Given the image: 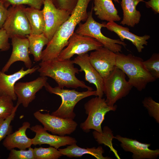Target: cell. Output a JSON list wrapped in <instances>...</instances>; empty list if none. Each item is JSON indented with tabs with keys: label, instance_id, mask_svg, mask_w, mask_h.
Segmentation results:
<instances>
[{
	"label": "cell",
	"instance_id": "7c38bea8",
	"mask_svg": "<svg viewBox=\"0 0 159 159\" xmlns=\"http://www.w3.org/2000/svg\"><path fill=\"white\" fill-rule=\"evenodd\" d=\"M116 53L104 47L91 52L89 55L90 63L103 79L116 67Z\"/></svg>",
	"mask_w": 159,
	"mask_h": 159
},
{
	"label": "cell",
	"instance_id": "ffe728a7",
	"mask_svg": "<svg viewBox=\"0 0 159 159\" xmlns=\"http://www.w3.org/2000/svg\"><path fill=\"white\" fill-rule=\"evenodd\" d=\"M30 126L29 122H24L18 130L5 138L2 143L3 146L9 150L15 148L24 150L30 147L32 145V139L28 138L26 134V131Z\"/></svg>",
	"mask_w": 159,
	"mask_h": 159
},
{
	"label": "cell",
	"instance_id": "9a60e30c",
	"mask_svg": "<svg viewBox=\"0 0 159 159\" xmlns=\"http://www.w3.org/2000/svg\"><path fill=\"white\" fill-rule=\"evenodd\" d=\"M30 128L36 134L32 139V145H35L46 144L58 149L61 147L77 143L75 139L72 137L50 134L41 125H37Z\"/></svg>",
	"mask_w": 159,
	"mask_h": 159
},
{
	"label": "cell",
	"instance_id": "74e56055",
	"mask_svg": "<svg viewBox=\"0 0 159 159\" xmlns=\"http://www.w3.org/2000/svg\"></svg>",
	"mask_w": 159,
	"mask_h": 159
},
{
	"label": "cell",
	"instance_id": "4fadbf2b",
	"mask_svg": "<svg viewBox=\"0 0 159 159\" xmlns=\"http://www.w3.org/2000/svg\"><path fill=\"white\" fill-rule=\"evenodd\" d=\"M47 79V77L40 76L32 81L16 82L14 86L17 98L16 103L27 107L35 99L36 93L44 87Z\"/></svg>",
	"mask_w": 159,
	"mask_h": 159
},
{
	"label": "cell",
	"instance_id": "2e32d148",
	"mask_svg": "<svg viewBox=\"0 0 159 159\" xmlns=\"http://www.w3.org/2000/svg\"><path fill=\"white\" fill-rule=\"evenodd\" d=\"M11 39L12 53L1 71L5 73L7 72L11 65L17 61L23 62L27 69L31 68L32 62L29 57V42L27 38L14 37Z\"/></svg>",
	"mask_w": 159,
	"mask_h": 159
},
{
	"label": "cell",
	"instance_id": "e0dca14e",
	"mask_svg": "<svg viewBox=\"0 0 159 159\" xmlns=\"http://www.w3.org/2000/svg\"><path fill=\"white\" fill-rule=\"evenodd\" d=\"M73 61L74 64L80 67L79 72H84L85 80L95 85L97 96L102 97L103 79L90 63L89 54L86 53L78 55Z\"/></svg>",
	"mask_w": 159,
	"mask_h": 159
},
{
	"label": "cell",
	"instance_id": "3957f363",
	"mask_svg": "<svg viewBox=\"0 0 159 159\" xmlns=\"http://www.w3.org/2000/svg\"><path fill=\"white\" fill-rule=\"evenodd\" d=\"M116 54V66L126 75L128 81L139 91L145 89L147 84L156 80L144 67L143 59L131 54Z\"/></svg>",
	"mask_w": 159,
	"mask_h": 159
},
{
	"label": "cell",
	"instance_id": "1f68e13d",
	"mask_svg": "<svg viewBox=\"0 0 159 159\" xmlns=\"http://www.w3.org/2000/svg\"><path fill=\"white\" fill-rule=\"evenodd\" d=\"M10 151L8 159H35L34 148L31 147L27 150L13 149Z\"/></svg>",
	"mask_w": 159,
	"mask_h": 159
},
{
	"label": "cell",
	"instance_id": "4316f807",
	"mask_svg": "<svg viewBox=\"0 0 159 159\" xmlns=\"http://www.w3.org/2000/svg\"><path fill=\"white\" fill-rule=\"evenodd\" d=\"M13 101L9 96L0 95V118L6 119L12 113L15 108Z\"/></svg>",
	"mask_w": 159,
	"mask_h": 159
},
{
	"label": "cell",
	"instance_id": "8d00e7d4",
	"mask_svg": "<svg viewBox=\"0 0 159 159\" xmlns=\"http://www.w3.org/2000/svg\"><path fill=\"white\" fill-rule=\"evenodd\" d=\"M115 2H117V3H120L119 1L118 0H113Z\"/></svg>",
	"mask_w": 159,
	"mask_h": 159
},
{
	"label": "cell",
	"instance_id": "30bf717a",
	"mask_svg": "<svg viewBox=\"0 0 159 159\" xmlns=\"http://www.w3.org/2000/svg\"><path fill=\"white\" fill-rule=\"evenodd\" d=\"M35 118L43 125L47 131L54 135L64 136L70 135L76 130L77 123L73 120L64 119L37 111L34 113Z\"/></svg>",
	"mask_w": 159,
	"mask_h": 159
},
{
	"label": "cell",
	"instance_id": "e575fe53",
	"mask_svg": "<svg viewBox=\"0 0 159 159\" xmlns=\"http://www.w3.org/2000/svg\"><path fill=\"white\" fill-rule=\"evenodd\" d=\"M8 12V8L4 6L0 0V29L3 27L7 17Z\"/></svg>",
	"mask_w": 159,
	"mask_h": 159
},
{
	"label": "cell",
	"instance_id": "4dcf8cb0",
	"mask_svg": "<svg viewBox=\"0 0 159 159\" xmlns=\"http://www.w3.org/2000/svg\"><path fill=\"white\" fill-rule=\"evenodd\" d=\"M4 6L8 8L9 6L17 5H27L30 7L40 9L45 0H0Z\"/></svg>",
	"mask_w": 159,
	"mask_h": 159
},
{
	"label": "cell",
	"instance_id": "603a6c76",
	"mask_svg": "<svg viewBox=\"0 0 159 159\" xmlns=\"http://www.w3.org/2000/svg\"><path fill=\"white\" fill-rule=\"evenodd\" d=\"M58 150L62 155L72 158L80 157L85 154H89L93 156L97 159H111V158L104 157L103 154L104 150L101 146L96 148H83L77 145L76 143L69 145L63 149L58 148Z\"/></svg>",
	"mask_w": 159,
	"mask_h": 159
},
{
	"label": "cell",
	"instance_id": "f546056e",
	"mask_svg": "<svg viewBox=\"0 0 159 159\" xmlns=\"http://www.w3.org/2000/svg\"><path fill=\"white\" fill-rule=\"evenodd\" d=\"M142 103L147 110L149 116L159 123V103L150 97H145L142 101Z\"/></svg>",
	"mask_w": 159,
	"mask_h": 159
},
{
	"label": "cell",
	"instance_id": "836d02e7",
	"mask_svg": "<svg viewBox=\"0 0 159 159\" xmlns=\"http://www.w3.org/2000/svg\"><path fill=\"white\" fill-rule=\"evenodd\" d=\"M9 38L4 30L0 29V50L6 51L8 50L10 47L9 42Z\"/></svg>",
	"mask_w": 159,
	"mask_h": 159
},
{
	"label": "cell",
	"instance_id": "8fae6325",
	"mask_svg": "<svg viewBox=\"0 0 159 159\" xmlns=\"http://www.w3.org/2000/svg\"><path fill=\"white\" fill-rule=\"evenodd\" d=\"M43 12L45 22L44 34L49 41L62 25L69 17L70 12L57 8L51 0H45Z\"/></svg>",
	"mask_w": 159,
	"mask_h": 159
},
{
	"label": "cell",
	"instance_id": "52a82bcc",
	"mask_svg": "<svg viewBox=\"0 0 159 159\" xmlns=\"http://www.w3.org/2000/svg\"><path fill=\"white\" fill-rule=\"evenodd\" d=\"M88 14V17L85 22L79 23L75 32L95 39L103 47L115 53L121 52L122 45L125 47L126 44L120 39H113L104 36L102 33L101 29L105 27L106 23H101L96 21L93 17L92 10Z\"/></svg>",
	"mask_w": 159,
	"mask_h": 159
},
{
	"label": "cell",
	"instance_id": "484cf974",
	"mask_svg": "<svg viewBox=\"0 0 159 159\" xmlns=\"http://www.w3.org/2000/svg\"><path fill=\"white\" fill-rule=\"evenodd\" d=\"M34 153L35 159H58L62 156L57 149L51 146L35 148Z\"/></svg>",
	"mask_w": 159,
	"mask_h": 159
},
{
	"label": "cell",
	"instance_id": "f1b7e54d",
	"mask_svg": "<svg viewBox=\"0 0 159 159\" xmlns=\"http://www.w3.org/2000/svg\"><path fill=\"white\" fill-rule=\"evenodd\" d=\"M19 105L16 103L14 111L8 118L6 119L0 118V142L7 135L11 133L12 127L11 123L14 117Z\"/></svg>",
	"mask_w": 159,
	"mask_h": 159
},
{
	"label": "cell",
	"instance_id": "d4e9b609",
	"mask_svg": "<svg viewBox=\"0 0 159 159\" xmlns=\"http://www.w3.org/2000/svg\"><path fill=\"white\" fill-rule=\"evenodd\" d=\"M26 37L29 42V54H32L36 62L41 60L42 49L49 41L44 33L38 34H29Z\"/></svg>",
	"mask_w": 159,
	"mask_h": 159
},
{
	"label": "cell",
	"instance_id": "d6986e66",
	"mask_svg": "<svg viewBox=\"0 0 159 159\" xmlns=\"http://www.w3.org/2000/svg\"><path fill=\"white\" fill-rule=\"evenodd\" d=\"M105 27L108 30L115 33L122 41L123 42L124 39L130 41L135 47L139 52H142L145 48L144 45H147V40L150 38V36L148 35L142 36H137L130 32L128 28L123 27L113 21L106 23Z\"/></svg>",
	"mask_w": 159,
	"mask_h": 159
},
{
	"label": "cell",
	"instance_id": "8992f818",
	"mask_svg": "<svg viewBox=\"0 0 159 159\" xmlns=\"http://www.w3.org/2000/svg\"><path fill=\"white\" fill-rule=\"evenodd\" d=\"M126 75L116 67L106 77L103 79V92L105 101L109 106H113L119 100L125 97L132 88L126 79Z\"/></svg>",
	"mask_w": 159,
	"mask_h": 159
},
{
	"label": "cell",
	"instance_id": "83f0119b",
	"mask_svg": "<svg viewBox=\"0 0 159 159\" xmlns=\"http://www.w3.org/2000/svg\"><path fill=\"white\" fill-rule=\"evenodd\" d=\"M143 64L148 72L156 80L159 78V54L154 53L150 57L143 61Z\"/></svg>",
	"mask_w": 159,
	"mask_h": 159
},
{
	"label": "cell",
	"instance_id": "44dd1931",
	"mask_svg": "<svg viewBox=\"0 0 159 159\" xmlns=\"http://www.w3.org/2000/svg\"><path fill=\"white\" fill-rule=\"evenodd\" d=\"M94 4L93 9L99 19L108 22L121 20L112 0H94Z\"/></svg>",
	"mask_w": 159,
	"mask_h": 159
},
{
	"label": "cell",
	"instance_id": "6da1fadb",
	"mask_svg": "<svg viewBox=\"0 0 159 159\" xmlns=\"http://www.w3.org/2000/svg\"><path fill=\"white\" fill-rule=\"evenodd\" d=\"M92 0H78L68 19L60 27L42 51V61L57 58L61 51L68 44V40L77 24L86 21L88 17L87 8Z\"/></svg>",
	"mask_w": 159,
	"mask_h": 159
},
{
	"label": "cell",
	"instance_id": "9c48e42d",
	"mask_svg": "<svg viewBox=\"0 0 159 159\" xmlns=\"http://www.w3.org/2000/svg\"><path fill=\"white\" fill-rule=\"evenodd\" d=\"M102 47L103 45L95 39L74 32L68 40V45L60 52L57 58L60 60L70 59L75 54L86 53Z\"/></svg>",
	"mask_w": 159,
	"mask_h": 159
},
{
	"label": "cell",
	"instance_id": "5b68a950",
	"mask_svg": "<svg viewBox=\"0 0 159 159\" xmlns=\"http://www.w3.org/2000/svg\"><path fill=\"white\" fill-rule=\"evenodd\" d=\"M85 113L88 115L85 121L80 124V127L85 132H89L91 129L102 133L101 125L106 113L110 111H115L117 106H109L105 98L98 96L93 97L84 105Z\"/></svg>",
	"mask_w": 159,
	"mask_h": 159
},
{
	"label": "cell",
	"instance_id": "cb8c5ba5",
	"mask_svg": "<svg viewBox=\"0 0 159 159\" xmlns=\"http://www.w3.org/2000/svg\"><path fill=\"white\" fill-rule=\"evenodd\" d=\"M24 11L30 27V34L43 33L45 29V22L42 10L32 7L25 6Z\"/></svg>",
	"mask_w": 159,
	"mask_h": 159
},
{
	"label": "cell",
	"instance_id": "7a4b0ae2",
	"mask_svg": "<svg viewBox=\"0 0 159 159\" xmlns=\"http://www.w3.org/2000/svg\"><path fill=\"white\" fill-rule=\"evenodd\" d=\"M73 60L70 59L60 60L58 58L41 61L37 71L40 76L49 77L54 80L61 88H77L81 87L87 90L93 88L87 85L84 81L76 76L79 70L74 66Z\"/></svg>",
	"mask_w": 159,
	"mask_h": 159
},
{
	"label": "cell",
	"instance_id": "7402d4cb",
	"mask_svg": "<svg viewBox=\"0 0 159 159\" xmlns=\"http://www.w3.org/2000/svg\"><path fill=\"white\" fill-rule=\"evenodd\" d=\"M141 1L145 2L143 0H122L121 5L123 17L121 24L133 27L139 23L141 15L136 7Z\"/></svg>",
	"mask_w": 159,
	"mask_h": 159
},
{
	"label": "cell",
	"instance_id": "ba28073f",
	"mask_svg": "<svg viewBox=\"0 0 159 159\" xmlns=\"http://www.w3.org/2000/svg\"><path fill=\"white\" fill-rule=\"evenodd\" d=\"M24 5L11 6L2 28L9 38L14 37H26L31 34L30 27L24 11Z\"/></svg>",
	"mask_w": 159,
	"mask_h": 159
},
{
	"label": "cell",
	"instance_id": "d6a6232c",
	"mask_svg": "<svg viewBox=\"0 0 159 159\" xmlns=\"http://www.w3.org/2000/svg\"><path fill=\"white\" fill-rule=\"evenodd\" d=\"M57 8L62 9L71 13L75 7L78 0H51Z\"/></svg>",
	"mask_w": 159,
	"mask_h": 159
},
{
	"label": "cell",
	"instance_id": "277c9868",
	"mask_svg": "<svg viewBox=\"0 0 159 159\" xmlns=\"http://www.w3.org/2000/svg\"><path fill=\"white\" fill-rule=\"evenodd\" d=\"M44 87L50 93L56 94L61 97L62 102L60 105L51 114L62 118L73 120L76 116L74 108L79 101L91 96H97L96 91L93 90L80 92L75 90L61 88L58 86L53 87L47 82Z\"/></svg>",
	"mask_w": 159,
	"mask_h": 159
},
{
	"label": "cell",
	"instance_id": "d590c367",
	"mask_svg": "<svg viewBox=\"0 0 159 159\" xmlns=\"http://www.w3.org/2000/svg\"><path fill=\"white\" fill-rule=\"evenodd\" d=\"M145 2L147 8H151L155 14L159 13V0H150Z\"/></svg>",
	"mask_w": 159,
	"mask_h": 159
},
{
	"label": "cell",
	"instance_id": "5bb4252c",
	"mask_svg": "<svg viewBox=\"0 0 159 159\" xmlns=\"http://www.w3.org/2000/svg\"><path fill=\"white\" fill-rule=\"evenodd\" d=\"M115 138L120 143V146L124 151L132 153L133 159H155L159 155V149H150V143H142L119 135H116Z\"/></svg>",
	"mask_w": 159,
	"mask_h": 159
},
{
	"label": "cell",
	"instance_id": "ac0fdd59",
	"mask_svg": "<svg viewBox=\"0 0 159 159\" xmlns=\"http://www.w3.org/2000/svg\"><path fill=\"white\" fill-rule=\"evenodd\" d=\"M39 67V66H36L26 70L22 67L18 71L11 74H7L0 70V95L8 96L13 101L16 100L17 98L14 91L15 84L25 76L37 71Z\"/></svg>",
	"mask_w": 159,
	"mask_h": 159
}]
</instances>
